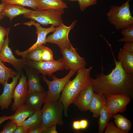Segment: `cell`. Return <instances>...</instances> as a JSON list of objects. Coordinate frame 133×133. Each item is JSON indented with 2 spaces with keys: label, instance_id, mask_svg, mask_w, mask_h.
<instances>
[{
  "label": "cell",
  "instance_id": "6da1fadb",
  "mask_svg": "<svg viewBox=\"0 0 133 133\" xmlns=\"http://www.w3.org/2000/svg\"><path fill=\"white\" fill-rule=\"evenodd\" d=\"M102 71L93 79L92 86L94 92L105 97L114 94H125L132 98L133 96V75L126 72L115 77L108 78Z\"/></svg>",
  "mask_w": 133,
  "mask_h": 133
},
{
  "label": "cell",
  "instance_id": "7a4b0ae2",
  "mask_svg": "<svg viewBox=\"0 0 133 133\" xmlns=\"http://www.w3.org/2000/svg\"><path fill=\"white\" fill-rule=\"evenodd\" d=\"M92 67H85L78 70L75 78L69 80L66 84L62 91L59 100L64 107V116L67 117V109L73 103L78 95L82 91L92 85L93 79L90 76Z\"/></svg>",
  "mask_w": 133,
  "mask_h": 133
},
{
  "label": "cell",
  "instance_id": "3957f363",
  "mask_svg": "<svg viewBox=\"0 0 133 133\" xmlns=\"http://www.w3.org/2000/svg\"><path fill=\"white\" fill-rule=\"evenodd\" d=\"M40 111L42 118L41 127L45 129L58 124L63 126V105L59 100L45 103Z\"/></svg>",
  "mask_w": 133,
  "mask_h": 133
},
{
  "label": "cell",
  "instance_id": "277c9868",
  "mask_svg": "<svg viewBox=\"0 0 133 133\" xmlns=\"http://www.w3.org/2000/svg\"><path fill=\"white\" fill-rule=\"evenodd\" d=\"M130 2V0H127L121 6H111L110 11L106 14L109 21L117 29H124L133 24Z\"/></svg>",
  "mask_w": 133,
  "mask_h": 133
},
{
  "label": "cell",
  "instance_id": "5b68a950",
  "mask_svg": "<svg viewBox=\"0 0 133 133\" xmlns=\"http://www.w3.org/2000/svg\"><path fill=\"white\" fill-rule=\"evenodd\" d=\"M64 10L53 9L44 10L37 9L32 10L30 13L24 15V17L30 19L43 26L51 24L58 26L63 23L62 16Z\"/></svg>",
  "mask_w": 133,
  "mask_h": 133
},
{
  "label": "cell",
  "instance_id": "8992f818",
  "mask_svg": "<svg viewBox=\"0 0 133 133\" xmlns=\"http://www.w3.org/2000/svg\"><path fill=\"white\" fill-rule=\"evenodd\" d=\"M76 72L70 70L68 74L63 78L59 79L52 75V81L48 80L45 76H42L43 81L47 84L48 90L46 92L45 103L50 102L59 100L62 91L65 86L69 80L70 78L74 75Z\"/></svg>",
  "mask_w": 133,
  "mask_h": 133
},
{
  "label": "cell",
  "instance_id": "52a82bcc",
  "mask_svg": "<svg viewBox=\"0 0 133 133\" xmlns=\"http://www.w3.org/2000/svg\"><path fill=\"white\" fill-rule=\"evenodd\" d=\"M77 21H73L69 26L65 25L63 23L55 27L52 34L46 38V43L49 42L57 45L61 50L69 48L72 45L69 40L68 35L70 31L74 27Z\"/></svg>",
  "mask_w": 133,
  "mask_h": 133
},
{
  "label": "cell",
  "instance_id": "ba28073f",
  "mask_svg": "<svg viewBox=\"0 0 133 133\" xmlns=\"http://www.w3.org/2000/svg\"><path fill=\"white\" fill-rule=\"evenodd\" d=\"M26 66L34 69L43 75H47L50 77L57 71L63 70L65 67L62 58L51 62H35L28 60Z\"/></svg>",
  "mask_w": 133,
  "mask_h": 133
},
{
  "label": "cell",
  "instance_id": "9c48e42d",
  "mask_svg": "<svg viewBox=\"0 0 133 133\" xmlns=\"http://www.w3.org/2000/svg\"><path fill=\"white\" fill-rule=\"evenodd\" d=\"M60 51L63 56L66 70H72L76 72L85 67L87 64L85 60L79 56L72 46L68 49L61 50Z\"/></svg>",
  "mask_w": 133,
  "mask_h": 133
},
{
  "label": "cell",
  "instance_id": "30bf717a",
  "mask_svg": "<svg viewBox=\"0 0 133 133\" xmlns=\"http://www.w3.org/2000/svg\"><path fill=\"white\" fill-rule=\"evenodd\" d=\"M24 25L30 27L32 25L35 26L36 28V33L37 35V38L36 42L27 50L23 51H20L18 50H16L15 52L18 56H21L24 57L28 53L37 48L42 44H45L47 43L46 36L50 32H53L55 27V26L51 25L50 27L45 28L41 27L40 24L37 22L31 19L29 22L23 23Z\"/></svg>",
  "mask_w": 133,
  "mask_h": 133
},
{
  "label": "cell",
  "instance_id": "8fae6325",
  "mask_svg": "<svg viewBox=\"0 0 133 133\" xmlns=\"http://www.w3.org/2000/svg\"><path fill=\"white\" fill-rule=\"evenodd\" d=\"M105 98L107 110L112 115L118 112L123 113L126 111L127 106L131 100V98L125 94H111Z\"/></svg>",
  "mask_w": 133,
  "mask_h": 133
},
{
  "label": "cell",
  "instance_id": "7c38bea8",
  "mask_svg": "<svg viewBox=\"0 0 133 133\" xmlns=\"http://www.w3.org/2000/svg\"><path fill=\"white\" fill-rule=\"evenodd\" d=\"M9 31L6 36L5 41L0 51V60L2 62H6L11 65L18 72L22 71L26 66L28 60L25 57L21 59L16 58L9 45Z\"/></svg>",
  "mask_w": 133,
  "mask_h": 133
},
{
  "label": "cell",
  "instance_id": "4fadbf2b",
  "mask_svg": "<svg viewBox=\"0 0 133 133\" xmlns=\"http://www.w3.org/2000/svg\"><path fill=\"white\" fill-rule=\"evenodd\" d=\"M27 77L22 72L19 82L14 88L12 98L14 101L11 107L13 111L25 104L28 95V86Z\"/></svg>",
  "mask_w": 133,
  "mask_h": 133
},
{
  "label": "cell",
  "instance_id": "5bb4252c",
  "mask_svg": "<svg viewBox=\"0 0 133 133\" xmlns=\"http://www.w3.org/2000/svg\"><path fill=\"white\" fill-rule=\"evenodd\" d=\"M22 72V70L17 72L16 76L12 78V82L10 83L6 82L3 86V92L0 95V107L2 110L8 109L13 99L14 89L21 77Z\"/></svg>",
  "mask_w": 133,
  "mask_h": 133
},
{
  "label": "cell",
  "instance_id": "9a60e30c",
  "mask_svg": "<svg viewBox=\"0 0 133 133\" xmlns=\"http://www.w3.org/2000/svg\"><path fill=\"white\" fill-rule=\"evenodd\" d=\"M24 57L35 62H51L55 61L52 50L41 45L27 54Z\"/></svg>",
  "mask_w": 133,
  "mask_h": 133
},
{
  "label": "cell",
  "instance_id": "2e32d148",
  "mask_svg": "<svg viewBox=\"0 0 133 133\" xmlns=\"http://www.w3.org/2000/svg\"><path fill=\"white\" fill-rule=\"evenodd\" d=\"M23 69L28 78V94L34 91L45 92L41 84L42 77L40 73L35 69L27 66H25Z\"/></svg>",
  "mask_w": 133,
  "mask_h": 133
},
{
  "label": "cell",
  "instance_id": "e0dca14e",
  "mask_svg": "<svg viewBox=\"0 0 133 133\" xmlns=\"http://www.w3.org/2000/svg\"><path fill=\"white\" fill-rule=\"evenodd\" d=\"M94 93L92 85H91L78 95L72 103L81 111H86L89 110Z\"/></svg>",
  "mask_w": 133,
  "mask_h": 133
},
{
  "label": "cell",
  "instance_id": "ac0fdd59",
  "mask_svg": "<svg viewBox=\"0 0 133 133\" xmlns=\"http://www.w3.org/2000/svg\"><path fill=\"white\" fill-rule=\"evenodd\" d=\"M46 92L34 91L28 93L25 104L35 111H40L42 104L45 102Z\"/></svg>",
  "mask_w": 133,
  "mask_h": 133
},
{
  "label": "cell",
  "instance_id": "d6986e66",
  "mask_svg": "<svg viewBox=\"0 0 133 133\" xmlns=\"http://www.w3.org/2000/svg\"><path fill=\"white\" fill-rule=\"evenodd\" d=\"M35 111L27 105L24 104L18 107L16 110L13 117L9 120L17 125H21L27 118L34 113Z\"/></svg>",
  "mask_w": 133,
  "mask_h": 133
},
{
  "label": "cell",
  "instance_id": "ffe728a7",
  "mask_svg": "<svg viewBox=\"0 0 133 133\" xmlns=\"http://www.w3.org/2000/svg\"><path fill=\"white\" fill-rule=\"evenodd\" d=\"M32 11L20 5L6 3L2 11V13L4 17H8L11 21L16 16L29 14Z\"/></svg>",
  "mask_w": 133,
  "mask_h": 133
},
{
  "label": "cell",
  "instance_id": "44dd1931",
  "mask_svg": "<svg viewBox=\"0 0 133 133\" xmlns=\"http://www.w3.org/2000/svg\"><path fill=\"white\" fill-rule=\"evenodd\" d=\"M117 58L124 71L128 74L133 75V53L120 49Z\"/></svg>",
  "mask_w": 133,
  "mask_h": 133
},
{
  "label": "cell",
  "instance_id": "7402d4cb",
  "mask_svg": "<svg viewBox=\"0 0 133 133\" xmlns=\"http://www.w3.org/2000/svg\"><path fill=\"white\" fill-rule=\"evenodd\" d=\"M42 118L41 111H35L34 114L22 124L27 133L41 126Z\"/></svg>",
  "mask_w": 133,
  "mask_h": 133
},
{
  "label": "cell",
  "instance_id": "603a6c76",
  "mask_svg": "<svg viewBox=\"0 0 133 133\" xmlns=\"http://www.w3.org/2000/svg\"><path fill=\"white\" fill-rule=\"evenodd\" d=\"M105 97L102 94L94 93L90 102L89 110L93 113L94 117H98L103 106Z\"/></svg>",
  "mask_w": 133,
  "mask_h": 133
},
{
  "label": "cell",
  "instance_id": "cb8c5ba5",
  "mask_svg": "<svg viewBox=\"0 0 133 133\" xmlns=\"http://www.w3.org/2000/svg\"><path fill=\"white\" fill-rule=\"evenodd\" d=\"M67 8V4L60 0H38L37 9L42 10L53 9L61 11Z\"/></svg>",
  "mask_w": 133,
  "mask_h": 133
},
{
  "label": "cell",
  "instance_id": "d4e9b609",
  "mask_svg": "<svg viewBox=\"0 0 133 133\" xmlns=\"http://www.w3.org/2000/svg\"><path fill=\"white\" fill-rule=\"evenodd\" d=\"M113 115L108 112L106 105L105 98L103 106L100 112L99 119V133H102L111 118H113Z\"/></svg>",
  "mask_w": 133,
  "mask_h": 133
},
{
  "label": "cell",
  "instance_id": "484cf974",
  "mask_svg": "<svg viewBox=\"0 0 133 133\" xmlns=\"http://www.w3.org/2000/svg\"><path fill=\"white\" fill-rule=\"evenodd\" d=\"M115 123L117 127L124 132L128 133L131 130L132 124L130 121L124 116L119 114L114 115Z\"/></svg>",
  "mask_w": 133,
  "mask_h": 133
},
{
  "label": "cell",
  "instance_id": "4316f807",
  "mask_svg": "<svg viewBox=\"0 0 133 133\" xmlns=\"http://www.w3.org/2000/svg\"><path fill=\"white\" fill-rule=\"evenodd\" d=\"M17 73L16 71L5 66L0 60V84L3 86L10 78L15 77Z\"/></svg>",
  "mask_w": 133,
  "mask_h": 133
},
{
  "label": "cell",
  "instance_id": "83f0119b",
  "mask_svg": "<svg viewBox=\"0 0 133 133\" xmlns=\"http://www.w3.org/2000/svg\"><path fill=\"white\" fill-rule=\"evenodd\" d=\"M3 2L27 6L35 10L37 9L38 0H4Z\"/></svg>",
  "mask_w": 133,
  "mask_h": 133
},
{
  "label": "cell",
  "instance_id": "f1b7e54d",
  "mask_svg": "<svg viewBox=\"0 0 133 133\" xmlns=\"http://www.w3.org/2000/svg\"><path fill=\"white\" fill-rule=\"evenodd\" d=\"M121 33L123 37L118 40V42H133V24L124 29Z\"/></svg>",
  "mask_w": 133,
  "mask_h": 133
},
{
  "label": "cell",
  "instance_id": "f546056e",
  "mask_svg": "<svg viewBox=\"0 0 133 133\" xmlns=\"http://www.w3.org/2000/svg\"><path fill=\"white\" fill-rule=\"evenodd\" d=\"M17 126L16 124L10 120L4 126L0 133H14Z\"/></svg>",
  "mask_w": 133,
  "mask_h": 133
},
{
  "label": "cell",
  "instance_id": "4dcf8cb0",
  "mask_svg": "<svg viewBox=\"0 0 133 133\" xmlns=\"http://www.w3.org/2000/svg\"><path fill=\"white\" fill-rule=\"evenodd\" d=\"M98 0H77L80 8L83 11L87 7L96 4Z\"/></svg>",
  "mask_w": 133,
  "mask_h": 133
},
{
  "label": "cell",
  "instance_id": "1f68e13d",
  "mask_svg": "<svg viewBox=\"0 0 133 133\" xmlns=\"http://www.w3.org/2000/svg\"><path fill=\"white\" fill-rule=\"evenodd\" d=\"M105 128L104 133H125L124 132L115 126L112 122L108 123Z\"/></svg>",
  "mask_w": 133,
  "mask_h": 133
},
{
  "label": "cell",
  "instance_id": "d6a6232c",
  "mask_svg": "<svg viewBox=\"0 0 133 133\" xmlns=\"http://www.w3.org/2000/svg\"><path fill=\"white\" fill-rule=\"evenodd\" d=\"M10 30V28L5 29L0 26V51L5 41V37Z\"/></svg>",
  "mask_w": 133,
  "mask_h": 133
},
{
  "label": "cell",
  "instance_id": "836d02e7",
  "mask_svg": "<svg viewBox=\"0 0 133 133\" xmlns=\"http://www.w3.org/2000/svg\"><path fill=\"white\" fill-rule=\"evenodd\" d=\"M122 49L126 51L133 53V42H126Z\"/></svg>",
  "mask_w": 133,
  "mask_h": 133
},
{
  "label": "cell",
  "instance_id": "e575fe53",
  "mask_svg": "<svg viewBox=\"0 0 133 133\" xmlns=\"http://www.w3.org/2000/svg\"><path fill=\"white\" fill-rule=\"evenodd\" d=\"M56 125L52 126L45 128L42 133H57L56 127Z\"/></svg>",
  "mask_w": 133,
  "mask_h": 133
},
{
  "label": "cell",
  "instance_id": "d590c367",
  "mask_svg": "<svg viewBox=\"0 0 133 133\" xmlns=\"http://www.w3.org/2000/svg\"><path fill=\"white\" fill-rule=\"evenodd\" d=\"M80 121L81 129H84L87 128L88 125L87 120L86 119H82Z\"/></svg>",
  "mask_w": 133,
  "mask_h": 133
},
{
  "label": "cell",
  "instance_id": "8d00e7d4",
  "mask_svg": "<svg viewBox=\"0 0 133 133\" xmlns=\"http://www.w3.org/2000/svg\"><path fill=\"white\" fill-rule=\"evenodd\" d=\"M73 128L76 130H79L81 129L80 121L79 120L74 121L72 124Z\"/></svg>",
  "mask_w": 133,
  "mask_h": 133
},
{
  "label": "cell",
  "instance_id": "74e56055",
  "mask_svg": "<svg viewBox=\"0 0 133 133\" xmlns=\"http://www.w3.org/2000/svg\"><path fill=\"white\" fill-rule=\"evenodd\" d=\"M14 133H27L22 125L17 126Z\"/></svg>",
  "mask_w": 133,
  "mask_h": 133
},
{
  "label": "cell",
  "instance_id": "f35d334b",
  "mask_svg": "<svg viewBox=\"0 0 133 133\" xmlns=\"http://www.w3.org/2000/svg\"><path fill=\"white\" fill-rule=\"evenodd\" d=\"M13 116V115L9 116L4 115L0 116V125L4 121L9 119L10 118H12Z\"/></svg>",
  "mask_w": 133,
  "mask_h": 133
},
{
  "label": "cell",
  "instance_id": "ab89813d",
  "mask_svg": "<svg viewBox=\"0 0 133 133\" xmlns=\"http://www.w3.org/2000/svg\"><path fill=\"white\" fill-rule=\"evenodd\" d=\"M6 4L5 2L2 3L0 4V20L2 19L4 17L2 13V11Z\"/></svg>",
  "mask_w": 133,
  "mask_h": 133
},
{
  "label": "cell",
  "instance_id": "60d3db41",
  "mask_svg": "<svg viewBox=\"0 0 133 133\" xmlns=\"http://www.w3.org/2000/svg\"><path fill=\"white\" fill-rule=\"evenodd\" d=\"M44 129L41 126L30 132L29 133H42Z\"/></svg>",
  "mask_w": 133,
  "mask_h": 133
},
{
  "label": "cell",
  "instance_id": "b9f144b4",
  "mask_svg": "<svg viewBox=\"0 0 133 133\" xmlns=\"http://www.w3.org/2000/svg\"><path fill=\"white\" fill-rule=\"evenodd\" d=\"M61 0L62 1H63V0ZM71 0V1H77V0Z\"/></svg>",
  "mask_w": 133,
  "mask_h": 133
},
{
  "label": "cell",
  "instance_id": "7bdbcfd3",
  "mask_svg": "<svg viewBox=\"0 0 133 133\" xmlns=\"http://www.w3.org/2000/svg\"><path fill=\"white\" fill-rule=\"evenodd\" d=\"M1 0L2 3H3V1L4 0Z\"/></svg>",
  "mask_w": 133,
  "mask_h": 133
},
{
  "label": "cell",
  "instance_id": "ee69618b",
  "mask_svg": "<svg viewBox=\"0 0 133 133\" xmlns=\"http://www.w3.org/2000/svg\"></svg>",
  "mask_w": 133,
  "mask_h": 133
}]
</instances>
